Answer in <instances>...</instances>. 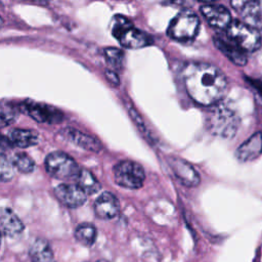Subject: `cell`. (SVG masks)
Listing matches in <instances>:
<instances>
[{
  "mask_svg": "<svg viewBox=\"0 0 262 262\" xmlns=\"http://www.w3.org/2000/svg\"><path fill=\"white\" fill-rule=\"evenodd\" d=\"M262 152V132L258 131L244 141L236 149L235 156L241 162H250L257 159Z\"/></svg>",
  "mask_w": 262,
  "mask_h": 262,
  "instance_id": "cell-14",
  "label": "cell"
},
{
  "mask_svg": "<svg viewBox=\"0 0 262 262\" xmlns=\"http://www.w3.org/2000/svg\"><path fill=\"white\" fill-rule=\"evenodd\" d=\"M96 262H108V261H106V260H98Z\"/></svg>",
  "mask_w": 262,
  "mask_h": 262,
  "instance_id": "cell-28",
  "label": "cell"
},
{
  "mask_svg": "<svg viewBox=\"0 0 262 262\" xmlns=\"http://www.w3.org/2000/svg\"><path fill=\"white\" fill-rule=\"evenodd\" d=\"M214 43L216 47L236 66L242 67L247 63V56L245 51L239 48L235 43H233L230 39L216 36L214 37Z\"/></svg>",
  "mask_w": 262,
  "mask_h": 262,
  "instance_id": "cell-15",
  "label": "cell"
},
{
  "mask_svg": "<svg viewBox=\"0 0 262 262\" xmlns=\"http://www.w3.org/2000/svg\"><path fill=\"white\" fill-rule=\"evenodd\" d=\"M45 168L49 175L60 180L76 179L81 171L76 161L62 151H52L45 159Z\"/></svg>",
  "mask_w": 262,
  "mask_h": 262,
  "instance_id": "cell-4",
  "label": "cell"
},
{
  "mask_svg": "<svg viewBox=\"0 0 262 262\" xmlns=\"http://www.w3.org/2000/svg\"><path fill=\"white\" fill-rule=\"evenodd\" d=\"M207 128L208 130L222 138L233 137L239 127V118L229 107L224 105H218L212 108L207 116Z\"/></svg>",
  "mask_w": 262,
  "mask_h": 262,
  "instance_id": "cell-2",
  "label": "cell"
},
{
  "mask_svg": "<svg viewBox=\"0 0 262 262\" xmlns=\"http://www.w3.org/2000/svg\"><path fill=\"white\" fill-rule=\"evenodd\" d=\"M199 28L200 19L196 14L190 10H183L171 20L168 35L177 41H189L196 36Z\"/></svg>",
  "mask_w": 262,
  "mask_h": 262,
  "instance_id": "cell-6",
  "label": "cell"
},
{
  "mask_svg": "<svg viewBox=\"0 0 262 262\" xmlns=\"http://www.w3.org/2000/svg\"><path fill=\"white\" fill-rule=\"evenodd\" d=\"M1 230L5 236L16 237L25 229V226L17 215L9 208H2L0 213Z\"/></svg>",
  "mask_w": 262,
  "mask_h": 262,
  "instance_id": "cell-16",
  "label": "cell"
},
{
  "mask_svg": "<svg viewBox=\"0 0 262 262\" xmlns=\"http://www.w3.org/2000/svg\"><path fill=\"white\" fill-rule=\"evenodd\" d=\"M17 118V111L14 105L9 102H2L0 111L1 127H5L13 123Z\"/></svg>",
  "mask_w": 262,
  "mask_h": 262,
  "instance_id": "cell-25",
  "label": "cell"
},
{
  "mask_svg": "<svg viewBox=\"0 0 262 262\" xmlns=\"http://www.w3.org/2000/svg\"><path fill=\"white\" fill-rule=\"evenodd\" d=\"M12 162H13L15 169H17L21 173H31L35 169L34 160L24 152L16 154L12 158Z\"/></svg>",
  "mask_w": 262,
  "mask_h": 262,
  "instance_id": "cell-23",
  "label": "cell"
},
{
  "mask_svg": "<svg viewBox=\"0 0 262 262\" xmlns=\"http://www.w3.org/2000/svg\"><path fill=\"white\" fill-rule=\"evenodd\" d=\"M182 77L188 95L199 104H215L226 94L227 79L212 63L189 62L183 68Z\"/></svg>",
  "mask_w": 262,
  "mask_h": 262,
  "instance_id": "cell-1",
  "label": "cell"
},
{
  "mask_svg": "<svg viewBox=\"0 0 262 262\" xmlns=\"http://www.w3.org/2000/svg\"><path fill=\"white\" fill-rule=\"evenodd\" d=\"M168 163L174 175L183 185L193 187L200 183V176L198 172L185 160L178 157H170L168 159Z\"/></svg>",
  "mask_w": 262,
  "mask_h": 262,
  "instance_id": "cell-9",
  "label": "cell"
},
{
  "mask_svg": "<svg viewBox=\"0 0 262 262\" xmlns=\"http://www.w3.org/2000/svg\"><path fill=\"white\" fill-rule=\"evenodd\" d=\"M201 11L207 21L216 29H227L232 21L230 12L227 8L219 4H205L201 7Z\"/></svg>",
  "mask_w": 262,
  "mask_h": 262,
  "instance_id": "cell-11",
  "label": "cell"
},
{
  "mask_svg": "<svg viewBox=\"0 0 262 262\" xmlns=\"http://www.w3.org/2000/svg\"><path fill=\"white\" fill-rule=\"evenodd\" d=\"M61 135L69 140L70 142L74 143L77 146H80L86 150L98 152L102 149V144L99 140L94 138L93 136L81 132L74 128H64L61 130Z\"/></svg>",
  "mask_w": 262,
  "mask_h": 262,
  "instance_id": "cell-12",
  "label": "cell"
},
{
  "mask_svg": "<svg viewBox=\"0 0 262 262\" xmlns=\"http://www.w3.org/2000/svg\"><path fill=\"white\" fill-rule=\"evenodd\" d=\"M227 38L244 51H255L260 48L262 37L259 31L239 20H232L226 29Z\"/></svg>",
  "mask_w": 262,
  "mask_h": 262,
  "instance_id": "cell-3",
  "label": "cell"
},
{
  "mask_svg": "<svg viewBox=\"0 0 262 262\" xmlns=\"http://www.w3.org/2000/svg\"><path fill=\"white\" fill-rule=\"evenodd\" d=\"M105 76L107 77V79H108L111 82L116 83V84L119 83V78H118V76L116 75V73L107 71V72H105Z\"/></svg>",
  "mask_w": 262,
  "mask_h": 262,
  "instance_id": "cell-27",
  "label": "cell"
},
{
  "mask_svg": "<svg viewBox=\"0 0 262 262\" xmlns=\"http://www.w3.org/2000/svg\"><path fill=\"white\" fill-rule=\"evenodd\" d=\"M7 138L11 145L20 148L30 147L39 142V134L35 130L29 129H13L9 132Z\"/></svg>",
  "mask_w": 262,
  "mask_h": 262,
  "instance_id": "cell-18",
  "label": "cell"
},
{
  "mask_svg": "<svg viewBox=\"0 0 262 262\" xmlns=\"http://www.w3.org/2000/svg\"><path fill=\"white\" fill-rule=\"evenodd\" d=\"M120 203L116 195L105 191L94 202L95 215L100 219H112L119 213Z\"/></svg>",
  "mask_w": 262,
  "mask_h": 262,
  "instance_id": "cell-13",
  "label": "cell"
},
{
  "mask_svg": "<svg viewBox=\"0 0 262 262\" xmlns=\"http://www.w3.org/2000/svg\"><path fill=\"white\" fill-rule=\"evenodd\" d=\"M31 262H55L53 252L43 238H37L30 248Z\"/></svg>",
  "mask_w": 262,
  "mask_h": 262,
  "instance_id": "cell-19",
  "label": "cell"
},
{
  "mask_svg": "<svg viewBox=\"0 0 262 262\" xmlns=\"http://www.w3.org/2000/svg\"><path fill=\"white\" fill-rule=\"evenodd\" d=\"M15 167L12 160L8 159L4 154H1L0 159V178L3 182L9 181L14 176Z\"/></svg>",
  "mask_w": 262,
  "mask_h": 262,
  "instance_id": "cell-26",
  "label": "cell"
},
{
  "mask_svg": "<svg viewBox=\"0 0 262 262\" xmlns=\"http://www.w3.org/2000/svg\"><path fill=\"white\" fill-rule=\"evenodd\" d=\"M118 40L123 47L129 49L142 48L152 43V39L149 35L134 27H131L125 33H123Z\"/></svg>",
  "mask_w": 262,
  "mask_h": 262,
  "instance_id": "cell-17",
  "label": "cell"
},
{
  "mask_svg": "<svg viewBox=\"0 0 262 262\" xmlns=\"http://www.w3.org/2000/svg\"><path fill=\"white\" fill-rule=\"evenodd\" d=\"M132 26V23L125 17L124 15H115L112 19L111 23V29H112V34L114 37L119 39L123 33H125L128 29H130Z\"/></svg>",
  "mask_w": 262,
  "mask_h": 262,
  "instance_id": "cell-24",
  "label": "cell"
},
{
  "mask_svg": "<svg viewBox=\"0 0 262 262\" xmlns=\"http://www.w3.org/2000/svg\"><path fill=\"white\" fill-rule=\"evenodd\" d=\"M23 107L31 118L40 123L54 124L61 121L63 118L59 110L45 103L28 100L23 103Z\"/></svg>",
  "mask_w": 262,
  "mask_h": 262,
  "instance_id": "cell-7",
  "label": "cell"
},
{
  "mask_svg": "<svg viewBox=\"0 0 262 262\" xmlns=\"http://www.w3.org/2000/svg\"><path fill=\"white\" fill-rule=\"evenodd\" d=\"M113 172L115 182L128 189L140 188L145 179V173L142 166L130 160H124L116 164Z\"/></svg>",
  "mask_w": 262,
  "mask_h": 262,
  "instance_id": "cell-5",
  "label": "cell"
},
{
  "mask_svg": "<svg viewBox=\"0 0 262 262\" xmlns=\"http://www.w3.org/2000/svg\"><path fill=\"white\" fill-rule=\"evenodd\" d=\"M231 5L241 13L245 24L262 29V0L232 1Z\"/></svg>",
  "mask_w": 262,
  "mask_h": 262,
  "instance_id": "cell-8",
  "label": "cell"
},
{
  "mask_svg": "<svg viewBox=\"0 0 262 262\" xmlns=\"http://www.w3.org/2000/svg\"><path fill=\"white\" fill-rule=\"evenodd\" d=\"M76 184L86 194L96 193L101 187L99 181L95 178V176L86 169H81L76 178Z\"/></svg>",
  "mask_w": 262,
  "mask_h": 262,
  "instance_id": "cell-20",
  "label": "cell"
},
{
  "mask_svg": "<svg viewBox=\"0 0 262 262\" xmlns=\"http://www.w3.org/2000/svg\"><path fill=\"white\" fill-rule=\"evenodd\" d=\"M105 60L107 64L114 70H121L123 64L124 53L121 49L116 47H107L104 49Z\"/></svg>",
  "mask_w": 262,
  "mask_h": 262,
  "instance_id": "cell-22",
  "label": "cell"
},
{
  "mask_svg": "<svg viewBox=\"0 0 262 262\" xmlns=\"http://www.w3.org/2000/svg\"><path fill=\"white\" fill-rule=\"evenodd\" d=\"M96 228L90 223L79 224L75 229L76 239L83 246L90 247L96 239Z\"/></svg>",
  "mask_w": 262,
  "mask_h": 262,
  "instance_id": "cell-21",
  "label": "cell"
},
{
  "mask_svg": "<svg viewBox=\"0 0 262 262\" xmlns=\"http://www.w3.org/2000/svg\"><path fill=\"white\" fill-rule=\"evenodd\" d=\"M54 195L64 206L69 208H78L86 202V193L77 185L61 183L54 187Z\"/></svg>",
  "mask_w": 262,
  "mask_h": 262,
  "instance_id": "cell-10",
  "label": "cell"
}]
</instances>
